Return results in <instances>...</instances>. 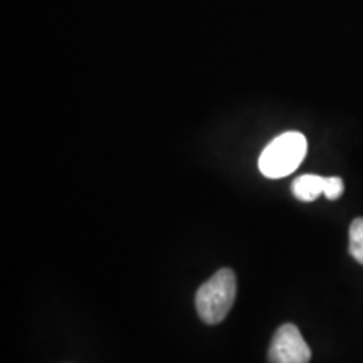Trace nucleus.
I'll list each match as a JSON object with an SVG mask.
<instances>
[{"label": "nucleus", "mask_w": 363, "mask_h": 363, "mask_svg": "<svg viewBox=\"0 0 363 363\" xmlns=\"http://www.w3.org/2000/svg\"><path fill=\"white\" fill-rule=\"evenodd\" d=\"M267 360L269 363H310L311 350L296 325L279 326L272 337Z\"/></svg>", "instance_id": "nucleus-3"}, {"label": "nucleus", "mask_w": 363, "mask_h": 363, "mask_svg": "<svg viewBox=\"0 0 363 363\" xmlns=\"http://www.w3.org/2000/svg\"><path fill=\"white\" fill-rule=\"evenodd\" d=\"M345 185L343 180L340 177H326V185H325V197L328 201H338L343 195Z\"/></svg>", "instance_id": "nucleus-6"}, {"label": "nucleus", "mask_w": 363, "mask_h": 363, "mask_svg": "<svg viewBox=\"0 0 363 363\" xmlns=\"http://www.w3.org/2000/svg\"><path fill=\"white\" fill-rule=\"evenodd\" d=\"M308 143L305 135L288 131L279 135L262 150L259 170L267 179H283L293 174L306 157Z\"/></svg>", "instance_id": "nucleus-2"}, {"label": "nucleus", "mask_w": 363, "mask_h": 363, "mask_svg": "<svg viewBox=\"0 0 363 363\" xmlns=\"http://www.w3.org/2000/svg\"><path fill=\"white\" fill-rule=\"evenodd\" d=\"M352 257L363 264V217H357L350 225V246H348Z\"/></svg>", "instance_id": "nucleus-5"}, {"label": "nucleus", "mask_w": 363, "mask_h": 363, "mask_svg": "<svg viewBox=\"0 0 363 363\" xmlns=\"http://www.w3.org/2000/svg\"><path fill=\"white\" fill-rule=\"evenodd\" d=\"M238 294V281L233 269L224 267L219 269L206 281L197 294H195V306L201 320L207 325H219L229 315L230 308Z\"/></svg>", "instance_id": "nucleus-1"}, {"label": "nucleus", "mask_w": 363, "mask_h": 363, "mask_svg": "<svg viewBox=\"0 0 363 363\" xmlns=\"http://www.w3.org/2000/svg\"><path fill=\"white\" fill-rule=\"evenodd\" d=\"M325 185H326V177L320 175H301L298 179H294L291 185V192L298 201L301 202H313L320 197L321 194H325Z\"/></svg>", "instance_id": "nucleus-4"}]
</instances>
